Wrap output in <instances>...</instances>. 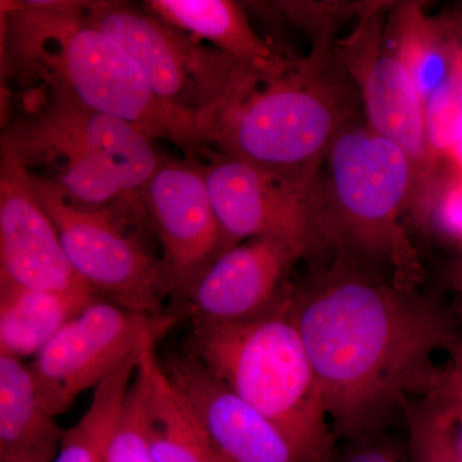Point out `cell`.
Returning <instances> with one entry per match:
<instances>
[{
  "instance_id": "17",
  "label": "cell",
  "mask_w": 462,
  "mask_h": 462,
  "mask_svg": "<svg viewBox=\"0 0 462 462\" xmlns=\"http://www.w3.org/2000/svg\"><path fill=\"white\" fill-rule=\"evenodd\" d=\"M384 41L425 105L454 65L457 26L451 12L430 16L420 2H393L385 20Z\"/></svg>"
},
{
  "instance_id": "19",
  "label": "cell",
  "mask_w": 462,
  "mask_h": 462,
  "mask_svg": "<svg viewBox=\"0 0 462 462\" xmlns=\"http://www.w3.org/2000/svg\"><path fill=\"white\" fill-rule=\"evenodd\" d=\"M156 340L143 348L138 378L143 391L152 462H217L167 379Z\"/></svg>"
},
{
  "instance_id": "12",
  "label": "cell",
  "mask_w": 462,
  "mask_h": 462,
  "mask_svg": "<svg viewBox=\"0 0 462 462\" xmlns=\"http://www.w3.org/2000/svg\"><path fill=\"white\" fill-rule=\"evenodd\" d=\"M160 363L221 462H310L278 425L231 391L189 352L167 355Z\"/></svg>"
},
{
  "instance_id": "23",
  "label": "cell",
  "mask_w": 462,
  "mask_h": 462,
  "mask_svg": "<svg viewBox=\"0 0 462 462\" xmlns=\"http://www.w3.org/2000/svg\"><path fill=\"white\" fill-rule=\"evenodd\" d=\"M449 12L457 26L454 65L424 105L428 142L438 165L462 138V16L454 9Z\"/></svg>"
},
{
  "instance_id": "5",
  "label": "cell",
  "mask_w": 462,
  "mask_h": 462,
  "mask_svg": "<svg viewBox=\"0 0 462 462\" xmlns=\"http://www.w3.org/2000/svg\"><path fill=\"white\" fill-rule=\"evenodd\" d=\"M409 157L370 130L365 118L340 134L309 193L322 252L404 288L424 269L403 221L415 199Z\"/></svg>"
},
{
  "instance_id": "21",
  "label": "cell",
  "mask_w": 462,
  "mask_h": 462,
  "mask_svg": "<svg viewBox=\"0 0 462 462\" xmlns=\"http://www.w3.org/2000/svg\"><path fill=\"white\" fill-rule=\"evenodd\" d=\"M141 355L142 351L134 355L117 372L94 389L89 409L74 427L65 431L60 448L51 462L105 461L109 434L123 409Z\"/></svg>"
},
{
  "instance_id": "31",
  "label": "cell",
  "mask_w": 462,
  "mask_h": 462,
  "mask_svg": "<svg viewBox=\"0 0 462 462\" xmlns=\"http://www.w3.org/2000/svg\"><path fill=\"white\" fill-rule=\"evenodd\" d=\"M443 376L447 380L451 387H454L456 391L460 392L462 394V374L456 370L451 364L443 369Z\"/></svg>"
},
{
  "instance_id": "16",
  "label": "cell",
  "mask_w": 462,
  "mask_h": 462,
  "mask_svg": "<svg viewBox=\"0 0 462 462\" xmlns=\"http://www.w3.org/2000/svg\"><path fill=\"white\" fill-rule=\"evenodd\" d=\"M143 8L166 25L243 60L264 74L284 66L272 42L252 26L245 5L231 0H148Z\"/></svg>"
},
{
  "instance_id": "25",
  "label": "cell",
  "mask_w": 462,
  "mask_h": 462,
  "mask_svg": "<svg viewBox=\"0 0 462 462\" xmlns=\"http://www.w3.org/2000/svg\"><path fill=\"white\" fill-rule=\"evenodd\" d=\"M383 2H275L273 7L316 44H336L337 32L348 21L360 20Z\"/></svg>"
},
{
  "instance_id": "1",
  "label": "cell",
  "mask_w": 462,
  "mask_h": 462,
  "mask_svg": "<svg viewBox=\"0 0 462 462\" xmlns=\"http://www.w3.org/2000/svg\"><path fill=\"white\" fill-rule=\"evenodd\" d=\"M291 307L331 427L352 439L430 391L460 330L454 307L339 258L293 284Z\"/></svg>"
},
{
  "instance_id": "18",
  "label": "cell",
  "mask_w": 462,
  "mask_h": 462,
  "mask_svg": "<svg viewBox=\"0 0 462 462\" xmlns=\"http://www.w3.org/2000/svg\"><path fill=\"white\" fill-rule=\"evenodd\" d=\"M63 434L42 407L29 365L0 354V462L54 458Z\"/></svg>"
},
{
  "instance_id": "8",
  "label": "cell",
  "mask_w": 462,
  "mask_h": 462,
  "mask_svg": "<svg viewBox=\"0 0 462 462\" xmlns=\"http://www.w3.org/2000/svg\"><path fill=\"white\" fill-rule=\"evenodd\" d=\"M29 180L72 269L96 296L135 314H166L173 287L165 263L129 231L143 221L116 209L75 205L47 182Z\"/></svg>"
},
{
  "instance_id": "27",
  "label": "cell",
  "mask_w": 462,
  "mask_h": 462,
  "mask_svg": "<svg viewBox=\"0 0 462 462\" xmlns=\"http://www.w3.org/2000/svg\"><path fill=\"white\" fill-rule=\"evenodd\" d=\"M427 393L434 394L446 407L449 421H451L452 437H454L456 448L462 458V394L447 383L443 376V369L439 370Z\"/></svg>"
},
{
  "instance_id": "33",
  "label": "cell",
  "mask_w": 462,
  "mask_h": 462,
  "mask_svg": "<svg viewBox=\"0 0 462 462\" xmlns=\"http://www.w3.org/2000/svg\"><path fill=\"white\" fill-rule=\"evenodd\" d=\"M452 9H454V11L457 12V14H460V16H462V2L458 3V5H455V7Z\"/></svg>"
},
{
  "instance_id": "9",
  "label": "cell",
  "mask_w": 462,
  "mask_h": 462,
  "mask_svg": "<svg viewBox=\"0 0 462 462\" xmlns=\"http://www.w3.org/2000/svg\"><path fill=\"white\" fill-rule=\"evenodd\" d=\"M175 316H147L96 298L29 365L42 407L53 418L96 389L148 343L160 340Z\"/></svg>"
},
{
  "instance_id": "2",
  "label": "cell",
  "mask_w": 462,
  "mask_h": 462,
  "mask_svg": "<svg viewBox=\"0 0 462 462\" xmlns=\"http://www.w3.org/2000/svg\"><path fill=\"white\" fill-rule=\"evenodd\" d=\"M3 71L18 90L39 88L166 139L185 157L205 152L196 127L156 98L124 48L97 25L85 2L3 5Z\"/></svg>"
},
{
  "instance_id": "20",
  "label": "cell",
  "mask_w": 462,
  "mask_h": 462,
  "mask_svg": "<svg viewBox=\"0 0 462 462\" xmlns=\"http://www.w3.org/2000/svg\"><path fill=\"white\" fill-rule=\"evenodd\" d=\"M96 298L91 291L63 293L0 285V354L21 360L35 357Z\"/></svg>"
},
{
  "instance_id": "11",
  "label": "cell",
  "mask_w": 462,
  "mask_h": 462,
  "mask_svg": "<svg viewBox=\"0 0 462 462\" xmlns=\"http://www.w3.org/2000/svg\"><path fill=\"white\" fill-rule=\"evenodd\" d=\"M203 160L209 199L227 247L273 238L297 245L309 257L322 252L309 194L238 158L208 149Z\"/></svg>"
},
{
  "instance_id": "4",
  "label": "cell",
  "mask_w": 462,
  "mask_h": 462,
  "mask_svg": "<svg viewBox=\"0 0 462 462\" xmlns=\"http://www.w3.org/2000/svg\"><path fill=\"white\" fill-rule=\"evenodd\" d=\"M138 127L51 91L18 90L2 134V161L47 182L75 205L148 221L143 190L161 161Z\"/></svg>"
},
{
  "instance_id": "28",
  "label": "cell",
  "mask_w": 462,
  "mask_h": 462,
  "mask_svg": "<svg viewBox=\"0 0 462 462\" xmlns=\"http://www.w3.org/2000/svg\"><path fill=\"white\" fill-rule=\"evenodd\" d=\"M345 462H400V458L391 447L365 443L352 451Z\"/></svg>"
},
{
  "instance_id": "32",
  "label": "cell",
  "mask_w": 462,
  "mask_h": 462,
  "mask_svg": "<svg viewBox=\"0 0 462 462\" xmlns=\"http://www.w3.org/2000/svg\"><path fill=\"white\" fill-rule=\"evenodd\" d=\"M51 458L45 457H33V458H25V460L16 461V462H51Z\"/></svg>"
},
{
  "instance_id": "13",
  "label": "cell",
  "mask_w": 462,
  "mask_h": 462,
  "mask_svg": "<svg viewBox=\"0 0 462 462\" xmlns=\"http://www.w3.org/2000/svg\"><path fill=\"white\" fill-rule=\"evenodd\" d=\"M143 200L162 247L161 258L171 278L173 297L180 298L229 249L209 199L202 162L161 158Z\"/></svg>"
},
{
  "instance_id": "24",
  "label": "cell",
  "mask_w": 462,
  "mask_h": 462,
  "mask_svg": "<svg viewBox=\"0 0 462 462\" xmlns=\"http://www.w3.org/2000/svg\"><path fill=\"white\" fill-rule=\"evenodd\" d=\"M402 409L409 427L411 462H462L448 412L434 394L407 398Z\"/></svg>"
},
{
  "instance_id": "3",
  "label": "cell",
  "mask_w": 462,
  "mask_h": 462,
  "mask_svg": "<svg viewBox=\"0 0 462 462\" xmlns=\"http://www.w3.org/2000/svg\"><path fill=\"white\" fill-rule=\"evenodd\" d=\"M361 118L360 93L336 44H316L258 81L209 127L205 144L309 194L334 143Z\"/></svg>"
},
{
  "instance_id": "7",
  "label": "cell",
  "mask_w": 462,
  "mask_h": 462,
  "mask_svg": "<svg viewBox=\"0 0 462 462\" xmlns=\"http://www.w3.org/2000/svg\"><path fill=\"white\" fill-rule=\"evenodd\" d=\"M91 20L115 39L139 67L165 107L206 134L263 80L254 66L166 25L144 8L123 2H85Z\"/></svg>"
},
{
  "instance_id": "22",
  "label": "cell",
  "mask_w": 462,
  "mask_h": 462,
  "mask_svg": "<svg viewBox=\"0 0 462 462\" xmlns=\"http://www.w3.org/2000/svg\"><path fill=\"white\" fill-rule=\"evenodd\" d=\"M409 217L451 256L462 254V172L440 163L413 200Z\"/></svg>"
},
{
  "instance_id": "14",
  "label": "cell",
  "mask_w": 462,
  "mask_h": 462,
  "mask_svg": "<svg viewBox=\"0 0 462 462\" xmlns=\"http://www.w3.org/2000/svg\"><path fill=\"white\" fill-rule=\"evenodd\" d=\"M305 258L284 240L248 239L224 251L179 300L191 325L251 320L281 302L293 285L289 273Z\"/></svg>"
},
{
  "instance_id": "30",
  "label": "cell",
  "mask_w": 462,
  "mask_h": 462,
  "mask_svg": "<svg viewBox=\"0 0 462 462\" xmlns=\"http://www.w3.org/2000/svg\"><path fill=\"white\" fill-rule=\"evenodd\" d=\"M452 307H454L456 316H457L460 330H458L457 343H456L454 351L451 352V365L462 374V296L456 298Z\"/></svg>"
},
{
  "instance_id": "6",
  "label": "cell",
  "mask_w": 462,
  "mask_h": 462,
  "mask_svg": "<svg viewBox=\"0 0 462 462\" xmlns=\"http://www.w3.org/2000/svg\"><path fill=\"white\" fill-rule=\"evenodd\" d=\"M291 291L251 320L191 325L185 351L266 416L310 462H329L333 431L320 385L291 314Z\"/></svg>"
},
{
  "instance_id": "34",
  "label": "cell",
  "mask_w": 462,
  "mask_h": 462,
  "mask_svg": "<svg viewBox=\"0 0 462 462\" xmlns=\"http://www.w3.org/2000/svg\"><path fill=\"white\" fill-rule=\"evenodd\" d=\"M216 461H217V462H221L220 460H218V458H216Z\"/></svg>"
},
{
  "instance_id": "10",
  "label": "cell",
  "mask_w": 462,
  "mask_h": 462,
  "mask_svg": "<svg viewBox=\"0 0 462 462\" xmlns=\"http://www.w3.org/2000/svg\"><path fill=\"white\" fill-rule=\"evenodd\" d=\"M392 5L383 2L356 21L354 30L337 41L336 51L360 93L365 123L397 145L412 163L416 199L439 165L428 142L420 96L402 63L385 45V20Z\"/></svg>"
},
{
  "instance_id": "15",
  "label": "cell",
  "mask_w": 462,
  "mask_h": 462,
  "mask_svg": "<svg viewBox=\"0 0 462 462\" xmlns=\"http://www.w3.org/2000/svg\"><path fill=\"white\" fill-rule=\"evenodd\" d=\"M0 285L63 293L91 291L72 269L29 176L7 161H2L0 171Z\"/></svg>"
},
{
  "instance_id": "26",
  "label": "cell",
  "mask_w": 462,
  "mask_h": 462,
  "mask_svg": "<svg viewBox=\"0 0 462 462\" xmlns=\"http://www.w3.org/2000/svg\"><path fill=\"white\" fill-rule=\"evenodd\" d=\"M103 462H152L142 384L136 373L109 434Z\"/></svg>"
},
{
  "instance_id": "29",
  "label": "cell",
  "mask_w": 462,
  "mask_h": 462,
  "mask_svg": "<svg viewBox=\"0 0 462 462\" xmlns=\"http://www.w3.org/2000/svg\"><path fill=\"white\" fill-rule=\"evenodd\" d=\"M443 284L456 296H462V254H454L447 261L443 270Z\"/></svg>"
}]
</instances>
